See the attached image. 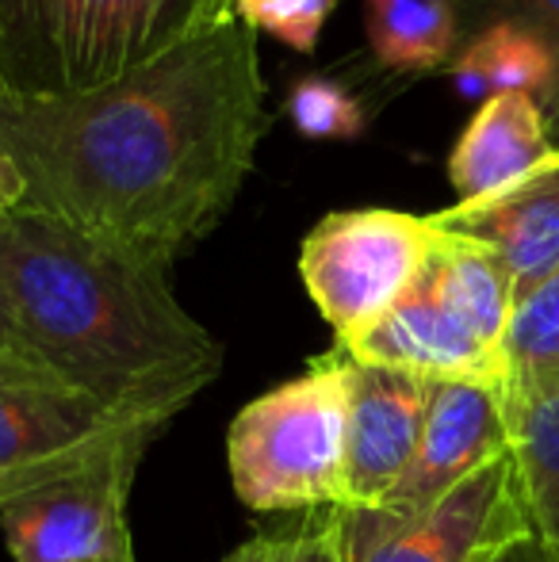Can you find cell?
<instances>
[{"label": "cell", "instance_id": "cell-1", "mask_svg": "<svg viewBox=\"0 0 559 562\" xmlns=\"http://www.w3.org/2000/svg\"><path fill=\"white\" fill-rule=\"evenodd\" d=\"M269 131L257 35L211 27L89 92H0V146L38 211L172 268L234 207Z\"/></svg>", "mask_w": 559, "mask_h": 562}, {"label": "cell", "instance_id": "cell-2", "mask_svg": "<svg viewBox=\"0 0 559 562\" xmlns=\"http://www.w3.org/2000/svg\"><path fill=\"white\" fill-rule=\"evenodd\" d=\"M0 249L23 348L112 414L169 425L223 371L169 268L23 207L0 223Z\"/></svg>", "mask_w": 559, "mask_h": 562}, {"label": "cell", "instance_id": "cell-3", "mask_svg": "<svg viewBox=\"0 0 559 562\" xmlns=\"http://www.w3.org/2000/svg\"><path fill=\"white\" fill-rule=\"evenodd\" d=\"M211 31L208 0H0L4 92H89Z\"/></svg>", "mask_w": 559, "mask_h": 562}, {"label": "cell", "instance_id": "cell-4", "mask_svg": "<svg viewBox=\"0 0 559 562\" xmlns=\"http://www.w3.org/2000/svg\"><path fill=\"white\" fill-rule=\"evenodd\" d=\"M349 391L353 356L334 345L234 417L226 456L249 509H345Z\"/></svg>", "mask_w": 559, "mask_h": 562}, {"label": "cell", "instance_id": "cell-5", "mask_svg": "<svg viewBox=\"0 0 559 562\" xmlns=\"http://www.w3.org/2000/svg\"><path fill=\"white\" fill-rule=\"evenodd\" d=\"M433 241L429 215L388 207L334 211L303 237L299 276L337 345L368 334L418 283Z\"/></svg>", "mask_w": 559, "mask_h": 562}, {"label": "cell", "instance_id": "cell-6", "mask_svg": "<svg viewBox=\"0 0 559 562\" xmlns=\"http://www.w3.org/2000/svg\"><path fill=\"white\" fill-rule=\"evenodd\" d=\"M161 437L135 429L69 471L0 505V532L15 562H135L127 497L138 463Z\"/></svg>", "mask_w": 559, "mask_h": 562}, {"label": "cell", "instance_id": "cell-7", "mask_svg": "<svg viewBox=\"0 0 559 562\" xmlns=\"http://www.w3.org/2000/svg\"><path fill=\"white\" fill-rule=\"evenodd\" d=\"M345 562H491L529 536L514 451L422 513L337 509Z\"/></svg>", "mask_w": 559, "mask_h": 562}, {"label": "cell", "instance_id": "cell-8", "mask_svg": "<svg viewBox=\"0 0 559 562\" xmlns=\"http://www.w3.org/2000/svg\"><path fill=\"white\" fill-rule=\"evenodd\" d=\"M149 425L104 409L27 348H0V505Z\"/></svg>", "mask_w": 559, "mask_h": 562}, {"label": "cell", "instance_id": "cell-9", "mask_svg": "<svg viewBox=\"0 0 559 562\" xmlns=\"http://www.w3.org/2000/svg\"><path fill=\"white\" fill-rule=\"evenodd\" d=\"M510 451L506 386L491 383H433L425 394L418 456L406 479L380 505L391 513H422L448 490L468 482Z\"/></svg>", "mask_w": 559, "mask_h": 562}, {"label": "cell", "instance_id": "cell-10", "mask_svg": "<svg viewBox=\"0 0 559 562\" xmlns=\"http://www.w3.org/2000/svg\"><path fill=\"white\" fill-rule=\"evenodd\" d=\"M429 379L353 360L345 509H380L418 456Z\"/></svg>", "mask_w": 559, "mask_h": 562}, {"label": "cell", "instance_id": "cell-11", "mask_svg": "<svg viewBox=\"0 0 559 562\" xmlns=\"http://www.w3.org/2000/svg\"><path fill=\"white\" fill-rule=\"evenodd\" d=\"M353 360L411 371L433 383H491L506 386V356L487 348L418 276L411 291L368 334L342 345Z\"/></svg>", "mask_w": 559, "mask_h": 562}, {"label": "cell", "instance_id": "cell-12", "mask_svg": "<svg viewBox=\"0 0 559 562\" xmlns=\"http://www.w3.org/2000/svg\"><path fill=\"white\" fill-rule=\"evenodd\" d=\"M445 234L487 245L506 265L517 299L559 272V146L529 177L514 180L487 200L452 203L429 215Z\"/></svg>", "mask_w": 559, "mask_h": 562}, {"label": "cell", "instance_id": "cell-13", "mask_svg": "<svg viewBox=\"0 0 559 562\" xmlns=\"http://www.w3.org/2000/svg\"><path fill=\"white\" fill-rule=\"evenodd\" d=\"M552 149L556 142L537 97L502 92L483 100L448 157V184L456 192V203L502 192L514 180L529 177Z\"/></svg>", "mask_w": 559, "mask_h": 562}, {"label": "cell", "instance_id": "cell-14", "mask_svg": "<svg viewBox=\"0 0 559 562\" xmlns=\"http://www.w3.org/2000/svg\"><path fill=\"white\" fill-rule=\"evenodd\" d=\"M437 229V226H433ZM425 280L440 295V303L463 322L487 348L506 356V334L514 322L517 288L510 280L506 265L487 245L460 234L437 229Z\"/></svg>", "mask_w": 559, "mask_h": 562}, {"label": "cell", "instance_id": "cell-15", "mask_svg": "<svg viewBox=\"0 0 559 562\" xmlns=\"http://www.w3.org/2000/svg\"><path fill=\"white\" fill-rule=\"evenodd\" d=\"M506 398L529 528L559 562V375L506 386Z\"/></svg>", "mask_w": 559, "mask_h": 562}, {"label": "cell", "instance_id": "cell-16", "mask_svg": "<svg viewBox=\"0 0 559 562\" xmlns=\"http://www.w3.org/2000/svg\"><path fill=\"white\" fill-rule=\"evenodd\" d=\"M368 46L391 74H429L460 50L452 0H365Z\"/></svg>", "mask_w": 559, "mask_h": 562}, {"label": "cell", "instance_id": "cell-17", "mask_svg": "<svg viewBox=\"0 0 559 562\" xmlns=\"http://www.w3.org/2000/svg\"><path fill=\"white\" fill-rule=\"evenodd\" d=\"M448 74L463 97L491 100L502 92H529L540 104L556 77V54L525 27L499 23L463 38L456 58L448 61Z\"/></svg>", "mask_w": 559, "mask_h": 562}, {"label": "cell", "instance_id": "cell-18", "mask_svg": "<svg viewBox=\"0 0 559 562\" xmlns=\"http://www.w3.org/2000/svg\"><path fill=\"white\" fill-rule=\"evenodd\" d=\"M506 386L559 375V272L517 299L506 334Z\"/></svg>", "mask_w": 559, "mask_h": 562}, {"label": "cell", "instance_id": "cell-19", "mask_svg": "<svg viewBox=\"0 0 559 562\" xmlns=\"http://www.w3.org/2000/svg\"><path fill=\"white\" fill-rule=\"evenodd\" d=\"M288 119L306 138H357L368 123L353 92L329 77H303L288 92Z\"/></svg>", "mask_w": 559, "mask_h": 562}, {"label": "cell", "instance_id": "cell-20", "mask_svg": "<svg viewBox=\"0 0 559 562\" xmlns=\"http://www.w3.org/2000/svg\"><path fill=\"white\" fill-rule=\"evenodd\" d=\"M234 20H242L249 31L280 38L295 54H314L322 35V23L329 20L337 0H231Z\"/></svg>", "mask_w": 559, "mask_h": 562}, {"label": "cell", "instance_id": "cell-21", "mask_svg": "<svg viewBox=\"0 0 559 562\" xmlns=\"http://www.w3.org/2000/svg\"><path fill=\"white\" fill-rule=\"evenodd\" d=\"M456 20H460V43L487 27L514 23L537 35L556 54L559 66V0H452Z\"/></svg>", "mask_w": 559, "mask_h": 562}, {"label": "cell", "instance_id": "cell-22", "mask_svg": "<svg viewBox=\"0 0 559 562\" xmlns=\"http://www.w3.org/2000/svg\"><path fill=\"white\" fill-rule=\"evenodd\" d=\"M291 562H345L342 520H337V509H318L299 525L295 559Z\"/></svg>", "mask_w": 559, "mask_h": 562}, {"label": "cell", "instance_id": "cell-23", "mask_svg": "<svg viewBox=\"0 0 559 562\" xmlns=\"http://www.w3.org/2000/svg\"><path fill=\"white\" fill-rule=\"evenodd\" d=\"M295 536L299 528L291 532H280V528H269V532L249 536L242 548H234L223 562H291L295 559Z\"/></svg>", "mask_w": 559, "mask_h": 562}, {"label": "cell", "instance_id": "cell-24", "mask_svg": "<svg viewBox=\"0 0 559 562\" xmlns=\"http://www.w3.org/2000/svg\"><path fill=\"white\" fill-rule=\"evenodd\" d=\"M0 223H4V215H0ZM0 348H23L12 314V295H8V280H4V249H0Z\"/></svg>", "mask_w": 559, "mask_h": 562}, {"label": "cell", "instance_id": "cell-25", "mask_svg": "<svg viewBox=\"0 0 559 562\" xmlns=\"http://www.w3.org/2000/svg\"><path fill=\"white\" fill-rule=\"evenodd\" d=\"M23 203V180H20V169L12 165V157L4 154L0 146V215L15 211Z\"/></svg>", "mask_w": 559, "mask_h": 562}, {"label": "cell", "instance_id": "cell-26", "mask_svg": "<svg viewBox=\"0 0 559 562\" xmlns=\"http://www.w3.org/2000/svg\"><path fill=\"white\" fill-rule=\"evenodd\" d=\"M491 562H556V555L529 532V536H522V540L510 543V548H502Z\"/></svg>", "mask_w": 559, "mask_h": 562}, {"label": "cell", "instance_id": "cell-27", "mask_svg": "<svg viewBox=\"0 0 559 562\" xmlns=\"http://www.w3.org/2000/svg\"><path fill=\"white\" fill-rule=\"evenodd\" d=\"M540 112H545L552 142L559 146V66H556V77H552V85H548V92L540 97Z\"/></svg>", "mask_w": 559, "mask_h": 562}, {"label": "cell", "instance_id": "cell-28", "mask_svg": "<svg viewBox=\"0 0 559 562\" xmlns=\"http://www.w3.org/2000/svg\"><path fill=\"white\" fill-rule=\"evenodd\" d=\"M208 20L211 27H223V23L234 20V4L231 0H208Z\"/></svg>", "mask_w": 559, "mask_h": 562}, {"label": "cell", "instance_id": "cell-29", "mask_svg": "<svg viewBox=\"0 0 559 562\" xmlns=\"http://www.w3.org/2000/svg\"><path fill=\"white\" fill-rule=\"evenodd\" d=\"M0 92H4V77H0Z\"/></svg>", "mask_w": 559, "mask_h": 562}]
</instances>
